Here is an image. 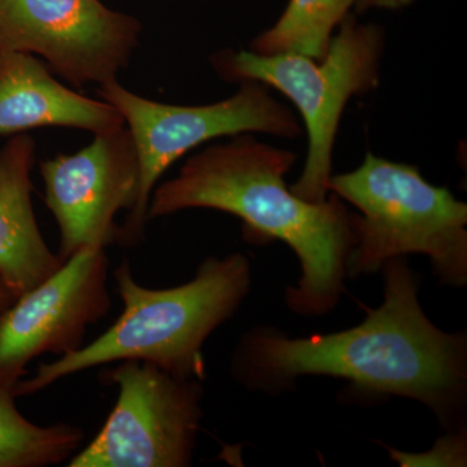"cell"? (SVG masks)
Here are the masks:
<instances>
[{
    "label": "cell",
    "instance_id": "1",
    "mask_svg": "<svg viewBox=\"0 0 467 467\" xmlns=\"http://www.w3.org/2000/svg\"><path fill=\"white\" fill-rule=\"evenodd\" d=\"M384 300L362 324L333 334L285 337L256 327L234 350V379L254 392L278 393L306 376L349 382L362 398L409 399L429 408L445 431L465 427L467 339L441 330L418 299L420 276L407 257L382 266Z\"/></svg>",
    "mask_w": 467,
    "mask_h": 467
},
{
    "label": "cell",
    "instance_id": "2",
    "mask_svg": "<svg viewBox=\"0 0 467 467\" xmlns=\"http://www.w3.org/2000/svg\"><path fill=\"white\" fill-rule=\"evenodd\" d=\"M297 156L251 134L208 147L184 162L173 180L153 190L149 221L186 209H213L238 217L256 244L285 243L299 259L297 285L285 290L288 308L322 317L337 308L346 287L353 217L339 196L304 201L285 181Z\"/></svg>",
    "mask_w": 467,
    "mask_h": 467
},
{
    "label": "cell",
    "instance_id": "3",
    "mask_svg": "<svg viewBox=\"0 0 467 467\" xmlns=\"http://www.w3.org/2000/svg\"><path fill=\"white\" fill-rule=\"evenodd\" d=\"M113 278L124 304L115 324L88 346L39 365L32 377L17 383L16 398L43 391L73 374L126 359L204 380L202 347L241 308L251 288V265L239 252L223 259L208 257L192 281L153 290L138 284L130 263L124 261Z\"/></svg>",
    "mask_w": 467,
    "mask_h": 467
},
{
    "label": "cell",
    "instance_id": "4",
    "mask_svg": "<svg viewBox=\"0 0 467 467\" xmlns=\"http://www.w3.org/2000/svg\"><path fill=\"white\" fill-rule=\"evenodd\" d=\"M328 192L350 202L353 245L347 278L379 272L387 261L425 254L439 284H467V205L445 187L427 182L418 168L368 152L348 173L331 175Z\"/></svg>",
    "mask_w": 467,
    "mask_h": 467
},
{
    "label": "cell",
    "instance_id": "5",
    "mask_svg": "<svg viewBox=\"0 0 467 467\" xmlns=\"http://www.w3.org/2000/svg\"><path fill=\"white\" fill-rule=\"evenodd\" d=\"M383 51L382 27L348 16L321 60L223 50L211 61L225 81L259 82L282 92L296 106L308 135V153L299 180L290 189L304 201L319 202L327 199L343 110L353 97L367 94L379 84Z\"/></svg>",
    "mask_w": 467,
    "mask_h": 467
},
{
    "label": "cell",
    "instance_id": "6",
    "mask_svg": "<svg viewBox=\"0 0 467 467\" xmlns=\"http://www.w3.org/2000/svg\"><path fill=\"white\" fill-rule=\"evenodd\" d=\"M99 88L101 99L124 119L140 164L134 204L119 226L117 244L122 247L142 242L153 190L165 171L192 149L216 138L241 134H270L288 140L303 134L294 110L259 82H243L233 97L204 106H174L147 99L117 79Z\"/></svg>",
    "mask_w": 467,
    "mask_h": 467
},
{
    "label": "cell",
    "instance_id": "7",
    "mask_svg": "<svg viewBox=\"0 0 467 467\" xmlns=\"http://www.w3.org/2000/svg\"><path fill=\"white\" fill-rule=\"evenodd\" d=\"M119 389L115 408L69 467H186L202 420V380L174 376L150 362L126 359L101 371Z\"/></svg>",
    "mask_w": 467,
    "mask_h": 467
},
{
    "label": "cell",
    "instance_id": "8",
    "mask_svg": "<svg viewBox=\"0 0 467 467\" xmlns=\"http://www.w3.org/2000/svg\"><path fill=\"white\" fill-rule=\"evenodd\" d=\"M140 30L100 0H0V50L39 55L76 88L115 81Z\"/></svg>",
    "mask_w": 467,
    "mask_h": 467
},
{
    "label": "cell",
    "instance_id": "9",
    "mask_svg": "<svg viewBox=\"0 0 467 467\" xmlns=\"http://www.w3.org/2000/svg\"><path fill=\"white\" fill-rule=\"evenodd\" d=\"M109 270L106 248H84L0 312V389L15 393L34 358L84 346L88 326L112 308Z\"/></svg>",
    "mask_w": 467,
    "mask_h": 467
},
{
    "label": "cell",
    "instance_id": "10",
    "mask_svg": "<svg viewBox=\"0 0 467 467\" xmlns=\"http://www.w3.org/2000/svg\"><path fill=\"white\" fill-rule=\"evenodd\" d=\"M39 171L46 204L60 230L61 259L117 244V213L133 207L140 181L137 150L125 125L94 134L73 155L43 160Z\"/></svg>",
    "mask_w": 467,
    "mask_h": 467
},
{
    "label": "cell",
    "instance_id": "11",
    "mask_svg": "<svg viewBox=\"0 0 467 467\" xmlns=\"http://www.w3.org/2000/svg\"><path fill=\"white\" fill-rule=\"evenodd\" d=\"M124 125L115 107L67 88L34 55L0 50V135L41 128L98 134Z\"/></svg>",
    "mask_w": 467,
    "mask_h": 467
},
{
    "label": "cell",
    "instance_id": "12",
    "mask_svg": "<svg viewBox=\"0 0 467 467\" xmlns=\"http://www.w3.org/2000/svg\"><path fill=\"white\" fill-rule=\"evenodd\" d=\"M34 161L36 142L30 135L17 134L0 150V275L17 297L64 263L48 247L34 213Z\"/></svg>",
    "mask_w": 467,
    "mask_h": 467
},
{
    "label": "cell",
    "instance_id": "13",
    "mask_svg": "<svg viewBox=\"0 0 467 467\" xmlns=\"http://www.w3.org/2000/svg\"><path fill=\"white\" fill-rule=\"evenodd\" d=\"M14 391L0 389V467H47L69 461L85 438L79 427L38 426L16 407Z\"/></svg>",
    "mask_w": 467,
    "mask_h": 467
},
{
    "label": "cell",
    "instance_id": "14",
    "mask_svg": "<svg viewBox=\"0 0 467 467\" xmlns=\"http://www.w3.org/2000/svg\"><path fill=\"white\" fill-rule=\"evenodd\" d=\"M356 0H290L278 21L261 33L251 51L261 55H301L321 60L335 29L349 16Z\"/></svg>",
    "mask_w": 467,
    "mask_h": 467
},
{
    "label": "cell",
    "instance_id": "15",
    "mask_svg": "<svg viewBox=\"0 0 467 467\" xmlns=\"http://www.w3.org/2000/svg\"><path fill=\"white\" fill-rule=\"evenodd\" d=\"M393 461L402 467L413 466H466L467 432L463 429L445 431L435 442L431 451L423 453H408L386 447Z\"/></svg>",
    "mask_w": 467,
    "mask_h": 467
},
{
    "label": "cell",
    "instance_id": "16",
    "mask_svg": "<svg viewBox=\"0 0 467 467\" xmlns=\"http://www.w3.org/2000/svg\"><path fill=\"white\" fill-rule=\"evenodd\" d=\"M414 0H356V11L364 12L370 8L399 9L407 7Z\"/></svg>",
    "mask_w": 467,
    "mask_h": 467
},
{
    "label": "cell",
    "instance_id": "17",
    "mask_svg": "<svg viewBox=\"0 0 467 467\" xmlns=\"http://www.w3.org/2000/svg\"><path fill=\"white\" fill-rule=\"evenodd\" d=\"M16 299V294L9 287L7 282L3 279V276L0 275V312L8 308Z\"/></svg>",
    "mask_w": 467,
    "mask_h": 467
}]
</instances>
